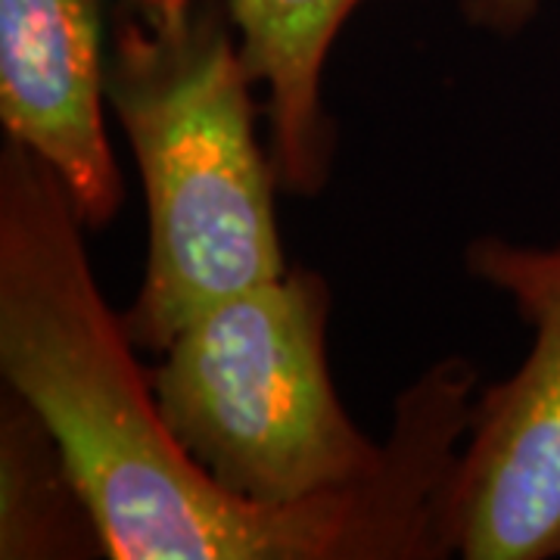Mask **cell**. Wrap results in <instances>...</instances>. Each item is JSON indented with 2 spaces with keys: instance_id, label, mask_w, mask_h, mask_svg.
Wrapping results in <instances>:
<instances>
[{
  "instance_id": "5",
  "label": "cell",
  "mask_w": 560,
  "mask_h": 560,
  "mask_svg": "<svg viewBox=\"0 0 560 560\" xmlns=\"http://www.w3.org/2000/svg\"><path fill=\"white\" fill-rule=\"evenodd\" d=\"M106 0H0V121L66 184L88 231L119 215L106 135Z\"/></svg>"
},
{
  "instance_id": "3",
  "label": "cell",
  "mask_w": 560,
  "mask_h": 560,
  "mask_svg": "<svg viewBox=\"0 0 560 560\" xmlns=\"http://www.w3.org/2000/svg\"><path fill=\"white\" fill-rule=\"evenodd\" d=\"M330 308L320 271L287 268L197 315L150 371L165 427L228 495L287 508L383 464L330 377Z\"/></svg>"
},
{
  "instance_id": "7",
  "label": "cell",
  "mask_w": 560,
  "mask_h": 560,
  "mask_svg": "<svg viewBox=\"0 0 560 560\" xmlns=\"http://www.w3.org/2000/svg\"><path fill=\"white\" fill-rule=\"evenodd\" d=\"M0 558H106L60 442L13 389L0 399Z\"/></svg>"
},
{
  "instance_id": "1",
  "label": "cell",
  "mask_w": 560,
  "mask_h": 560,
  "mask_svg": "<svg viewBox=\"0 0 560 560\" xmlns=\"http://www.w3.org/2000/svg\"><path fill=\"white\" fill-rule=\"evenodd\" d=\"M88 224L57 172L0 150V374L35 408L113 560H436L440 495L477 401L442 359L393 408L383 464L349 489L265 508L234 499L165 427L150 371L103 296Z\"/></svg>"
},
{
  "instance_id": "8",
  "label": "cell",
  "mask_w": 560,
  "mask_h": 560,
  "mask_svg": "<svg viewBox=\"0 0 560 560\" xmlns=\"http://www.w3.org/2000/svg\"><path fill=\"white\" fill-rule=\"evenodd\" d=\"M458 7L467 25L499 38H514L536 20L541 0H458Z\"/></svg>"
},
{
  "instance_id": "4",
  "label": "cell",
  "mask_w": 560,
  "mask_h": 560,
  "mask_svg": "<svg viewBox=\"0 0 560 560\" xmlns=\"http://www.w3.org/2000/svg\"><path fill=\"white\" fill-rule=\"evenodd\" d=\"M460 259L514 305L533 342L517 371L474 401L440 495L442 548L464 560L560 558V241L482 234Z\"/></svg>"
},
{
  "instance_id": "6",
  "label": "cell",
  "mask_w": 560,
  "mask_h": 560,
  "mask_svg": "<svg viewBox=\"0 0 560 560\" xmlns=\"http://www.w3.org/2000/svg\"><path fill=\"white\" fill-rule=\"evenodd\" d=\"M368 0H224L249 79L261 91L278 184L312 200L334 168L337 131L324 69L346 22Z\"/></svg>"
},
{
  "instance_id": "2",
  "label": "cell",
  "mask_w": 560,
  "mask_h": 560,
  "mask_svg": "<svg viewBox=\"0 0 560 560\" xmlns=\"http://www.w3.org/2000/svg\"><path fill=\"white\" fill-rule=\"evenodd\" d=\"M253 79L231 16L202 0H119L106 106L138 162L147 268L121 312L162 352L215 302L283 275L275 162L256 131Z\"/></svg>"
}]
</instances>
